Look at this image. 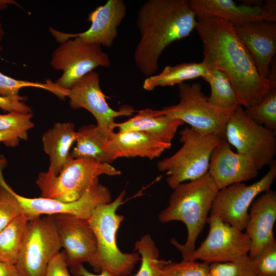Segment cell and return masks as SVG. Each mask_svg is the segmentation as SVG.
<instances>
[{"label": "cell", "instance_id": "cell-1", "mask_svg": "<svg viewBox=\"0 0 276 276\" xmlns=\"http://www.w3.org/2000/svg\"><path fill=\"white\" fill-rule=\"evenodd\" d=\"M196 29L203 46L202 62L224 74L232 84L240 106L258 103L272 88L263 78L249 53L229 22L212 16L197 17Z\"/></svg>", "mask_w": 276, "mask_h": 276}, {"label": "cell", "instance_id": "cell-2", "mask_svg": "<svg viewBox=\"0 0 276 276\" xmlns=\"http://www.w3.org/2000/svg\"><path fill=\"white\" fill-rule=\"evenodd\" d=\"M197 22L189 1L149 0L144 3L136 18L141 37L134 59L139 71L147 77L153 75L165 49L189 36L196 29Z\"/></svg>", "mask_w": 276, "mask_h": 276}, {"label": "cell", "instance_id": "cell-3", "mask_svg": "<svg viewBox=\"0 0 276 276\" xmlns=\"http://www.w3.org/2000/svg\"><path fill=\"white\" fill-rule=\"evenodd\" d=\"M218 191L208 172L198 179L182 182L174 188L168 205L160 213V222L181 221L187 227L188 236L184 244L179 243L174 238L170 241L180 251L183 260L191 261L196 241L207 223Z\"/></svg>", "mask_w": 276, "mask_h": 276}, {"label": "cell", "instance_id": "cell-4", "mask_svg": "<svg viewBox=\"0 0 276 276\" xmlns=\"http://www.w3.org/2000/svg\"><path fill=\"white\" fill-rule=\"evenodd\" d=\"M125 194L123 191L113 201L99 205L88 219L97 243V252L90 265L98 273L107 269L120 276H128L140 260L138 252L123 253L116 242L117 233L124 219L116 211L123 203Z\"/></svg>", "mask_w": 276, "mask_h": 276}, {"label": "cell", "instance_id": "cell-5", "mask_svg": "<svg viewBox=\"0 0 276 276\" xmlns=\"http://www.w3.org/2000/svg\"><path fill=\"white\" fill-rule=\"evenodd\" d=\"M121 173L109 164L70 156L57 175L42 172L36 182L41 191L40 197L70 202L80 199L99 181L100 175L117 176Z\"/></svg>", "mask_w": 276, "mask_h": 276}, {"label": "cell", "instance_id": "cell-6", "mask_svg": "<svg viewBox=\"0 0 276 276\" xmlns=\"http://www.w3.org/2000/svg\"><path fill=\"white\" fill-rule=\"evenodd\" d=\"M179 134L181 148L157 165L159 171L166 172V181L172 189L207 173L213 150L223 139L216 134H202L188 127Z\"/></svg>", "mask_w": 276, "mask_h": 276}, {"label": "cell", "instance_id": "cell-7", "mask_svg": "<svg viewBox=\"0 0 276 276\" xmlns=\"http://www.w3.org/2000/svg\"><path fill=\"white\" fill-rule=\"evenodd\" d=\"M178 103L158 110L187 123L202 134H216L224 139L226 124L235 109L222 110L212 106L198 82L178 85Z\"/></svg>", "mask_w": 276, "mask_h": 276}, {"label": "cell", "instance_id": "cell-8", "mask_svg": "<svg viewBox=\"0 0 276 276\" xmlns=\"http://www.w3.org/2000/svg\"><path fill=\"white\" fill-rule=\"evenodd\" d=\"M61 248L53 216L36 217L27 223L15 265L21 276H43L49 262Z\"/></svg>", "mask_w": 276, "mask_h": 276}, {"label": "cell", "instance_id": "cell-9", "mask_svg": "<svg viewBox=\"0 0 276 276\" xmlns=\"http://www.w3.org/2000/svg\"><path fill=\"white\" fill-rule=\"evenodd\" d=\"M50 64L53 68L62 72L54 84L66 97L67 90L85 75L98 67L111 66L109 56L102 47L78 37L60 43L53 52Z\"/></svg>", "mask_w": 276, "mask_h": 276}, {"label": "cell", "instance_id": "cell-10", "mask_svg": "<svg viewBox=\"0 0 276 276\" xmlns=\"http://www.w3.org/2000/svg\"><path fill=\"white\" fill-rule=\"evenodd\" d=\"M224 139L237 152L251 159L258 170L275 162L276 132L254 122L241 106L230 117Z\"/></svg>", "mask_w": 276, "mask_h": 276}, {"label": "cell", "instance_id": "cell-11", "mask_svg": "<svg viewBox=\"0 0 276 276\" xmlns=\"http://www.w3.org/2000/svg\"><path fill=\"white\" fill-rule=\"evenodd\" d=\"M258 181L247 185L234 183L219 190L213 203L210 216L219 217L223 222L243 231L246 226L248 209L252 202L263 192L270 190L276 177V163Z\"/></svg>", "mask_w": 276, "mask_h": 276}, {"label": "cell", "instance_id": "cell-12", "mask_svg": "<svg viewBox=\"0 0 276 276\" xmlns=\"http://www.w3.org/2000/svg\"><path fill=\"white\" fill-rule=\"evenodd\" d=\"M207 223L208 235L195 249L191 261L211 264L238 261L248 257L250 240L245 233L215 216H209Z\"/></svg>", "mask_w": 276, "mask_h": 276}, {"label": "cell", "instance_id": "cell-13", "mask_svg": "<svg viewBox=\"0 0 276 276\" xmlns=\"http://www.w3.org/2000/svg\"><path fill=\"white\" fill-rule=\"evenodd\" d=\"M70 107L73 109L84 108L95 118L97 126L108 134L114 131L115 119L130 116L135 112L130 106L118 110L111 108L100 85L99 74L94 71L76 82L67 90Z\"/></svg>", "mask_w": 276, "mask_h": 276}, {"label": "cell", "instance_id": "cell-14", "mask_svg": "<svg viewBox=\"0 0 276 276\" xmlns=\"http://www.w3.org/2000/svg\"><path fill=\"white\" fill-rule=\"evenodd\" d=\"M24 214L29 220L42 215L68 214L88 219L99 205L111 201L108 189L99 183L94 184L79 199L64 202L55 199L43 197L28 198L16 192Z\"/></svg>", "mask_w": 276, "mask_h": 276}, {"label": "cell", "instance_id": "cell-15", "mask_svg": "<svg viewBox=\"0 0 276 276\" xmlns=\"http://www.w3.org/2000/svg\"><path fill=\"white\" fill-rule=\"evenodd\" d=\"M126 13L127 6L123 0H108L89 14L87 20L91 25L88 30L78 33H67L50 27L49 32L60 43L78 37L86 42L109 48L117 38L118 27Z\"/></svg>", "mask_w": 276, "mask_h": 276}, {"label": "cell", "instance_id": "cell-16", "mask_svg": "<svg viewBox=\"0 0 276 276\" xmlns=\"http://www.w3.org/2000/svg\"><path fill=\"white\" fill-rule=\"evenodd\" d=\"M52 216L71 271L83 263L90 264L96 255L97 243L88 220L68 214Z\"/></svg>", "mask_w": 276, "mask_h": 276}, {"label": "cell", "instance_id": "cell-17", "mask_svg": "<svg viewBox=\"0 0 276 276\" xmlns=\"http://www.w3.org/2000/svg\"><path fill=\"white\" fill-rule=\"evenodd\" d=\"M258 171L251 159L233 151L222 139L213 150L208 172L220 190L251 180L257 177Z\"/></svg>", "mask_w": 276, "mask_h": 276}, {"label": "cell", "instance_id": "cell-18", "mask_svg": "<svg viewBox=\"0 0 276 276\" xmlns=\"http://www.w3.org/2000/svg\"><path fill=\"white\" fill-rule=\"evenodd\" d=\"M235 29L260 75L268 79L271 63L276 53L275 22L256 21L235 27Z\"/></svg>", "mask_w": 276, "mask_h": 276}, {"label": "cell", "instance_id": "cell-19", "mask_svg": "<svg viewBox=\"0 0 276 276\" xmlns=\"http://www.w3.org/2000/svg\"><path fill=\"white\" fill-rule=\"evenodd\" d=\"M276 220V192L269 190L252 202L248 212L245 233L250 240V259L275 239L273 228Z\"/></svg>", "mask_w": 276, "mask_h": 276}, {"label": "cell", "instance_id": "cell-20", "mask_svg": "<svg viewBox=\"0 0 276 276\" xmlns=\"http://www.w3.org/2000/svg\"><path fill=\"white\" fill-rule=\"evenodd\" d=\"M190 6L198 16H212L229 22L234 27L260 20L271 21L261 5H237L232 0H190Z\"/></svg>", "mask_w": 276, "mask_h": 276}, {"label": "cell", "instance_id": "cell-21", "mask_svg": "<svg viewBox=\"0 0 276 276\" xmlns=\"http://www.w3.org/2000/svg\"><path fill=\"white\" fill-rule=\"evenodd\" d=\"M171 146L146 133L127 130L109 134L104 148L114 159L137 156L153 159Z\"/></svg>", "mask_w": 276, "mask_h": 276}, {"label": "cell", "instance_id": "cell-22", "mask_svg": "<svg viewBox=\"0 0 276 276\" xmlns=\"http://www.w3.org/2000/svg\"><path fill=\"white\" fill-rule=\"evenodd\" d=\"M184 124L180 120L162 114L158 110L146 108L122 123H115L119 131H137L146 133L156 140L171 144L178 128Z\"/></svg>", "mask_w": 276, "mask_h": 276}, {"label": "cell", "instance_id": "cell-23", "mask_svg": "<svg viewBox=\"0 0 276 276\" xmlns=\"http://www.w3.org/2000/svg\"><path fill=\"white\" fill-rule=\"evenodd\" d=\"M77 137V130L72 122H58L44 132L42 136L44 151L49 155L47 171L57 175L70 156V149Z\"/></svg>", "mask_w": 276, "mask_h": 276}, {"label": "cell", "instance_id": "cell-24", "mask_svg": "<svg viewBox=\"0 0 276 276\" xmlns=\"http://www.w3.org/2000/svg\"><path fill=\"white\" fill-rule=\"evenodd\" d=\"M108 135L97 125L81 127L77 130L75 145L70 152V156L110 164L115 159L104 148Z\"/></svg>", "mask_w": 276, "mask_h": 276}, {"label": "cell", "instance_id": "cell-25", "mask_svg": "<svg viewBox=\"0 0 276 276\" xmlns=\"http://www.w3.org/2000/svg\"><path fill=\"white\" fill-rule=\"evenodd\" d=\"M209 71L202 62H183L174 66H166L157 75L148 77L145 79L143 87L151 91L157 87L172 86L185 81L201 77L203 79Z\"/></svg>", "mask_w": 276, "mask_h": 276}, {"label": "cell", "instance_id": "cell-26", "mask_svg": "<svg viewBox=\"0 0 276 276\" xmlns=\"http://www.w3.org/2000/svg\"><path fill=\"white\" fill-rule=\"evenodd\" d=\"M203 79L210 86L208 100L212 106L222 110L235 109L240 106L234 88L224 74L209 68Z\"/></svg>", "mask_w": 276, "mask_h": 276}, {"label": "cell", "instance_id": "cell-27", "mask_svg": "<svg viewBox=\"0 0 276 276\" xmlns=\"http://www.w3.org/2000/svg\"><path fill=\"white\" fill-rule=\"evenodd\" d=\"M29 220L22 214L0 231V261L16 264Z\"/></svg>", "mask_w": 276, "mask_h": 276}, {"label": "cell", "instance_id": "cell-28", "mask_svg": "<svg viewBox=\"0 0 276 276\" xmlns=\"http://www.w3.org/2000/svg\"><path fill=\"white\" fill-rule=\"evenodd\" d=\"M134 251L141 256L140 268L135 276H160L167 261L159 259V252L155 242L149 234L137 241Z\"/></svg>", "mask_w": 276, "mask_h": 276}, {"label": "cell", "instance_id": "cell-29", "mask_svg": "<svg viewBox=\"0 0 276 276\" xmlns=\"http://www.w3.org/2000/svg\"><path fill=\"white\" fill-rule=\"evenodd\" d=\"M256 123L276 132V87L271 88L257 104L244 109Z\"/></svg>", "mask_w": 276, "mask_h": 276}, {"label": "cell", "instance_id": "cell-30", "mask_svg": "<svg viewBox=\"0 0 276 276\" xmlns=\"http://www.w3.org/2000/svg\"><path fill=\"white\" fill-rule=\"evenodd\" d=\"M15 192L6 182L0 173V231L22 214Z\"/></svg>", "mask_w": 276, "mask_h": 276}, {"label": "cell", "instance_id": "cell-31", "mask_svg": "<svg viewBox=\"0 0 276 276\" xmlns=\"http://www.w3.org/2000/svg\"><path fill=\"white\" fill-rule=\"evenodd\" d=\"M32 87L39 88L53 93L60 98H62V92L51 81L45 83L18 80L13 78L0 72V96L3 97H14L18 95L20 89L23 87Z\"/></svg>", "mask_w": 276, "mask_h": 276}, {"label": "cell", "instance_id": "cell-32", "mask_svg": "<svg viewBox=\"0 0 276 276\" xmlns=\"http://www.w3.org/2000/svg\"><path fill=\"white\" fill-rule=\"evenodd\" d=\"M32 117L31 113L11 112L0 114V131H14L20 139L27 140L28 131L34 126Z\"/></svg>", "mask_w": 276, "mask_h": 276}, {"label": "cell", "instance_id": "cell-33", "mask_svg": "<svg viewBox=\"0 0 276 276\" xmlns=\"http://www.w3.org/2000/svg\"><path fill=\"white\" fill-rule=\"evenodd\" d=\"M209 263L184 260L178 263L167 262L160 276H209Z\"/></svg>", "mask_w": 276, "mask_h": 276}, {"label": "cell", "instance_id": "cell-34", "mask_svg": "<svg viewBox=\"0 0 276 276\" xmlns=\"http://www.w3.org/2000/svg\"><path fill=\"white\" fill-rule=\"evenodd\" d=\"M254 273L249 257L238 261L209 264V276H252Z\"/></svg>", "mask_w": 276, "mask_h": 276}, {"label": "cell", "instance_id": "cell-35", "mask_svg": "<svg viewBox=\"0 0 276 276\" xmlns=\"http://www.w3.org/2000/svg\"><path fill=\"white\" fill-rule=\"evenodd\" d=\"M255 273L276 276V241L267 244L254 258L250 259Z\"/></svg>", "mask_w": 276, "mask_h": 276}, {"label": "cell", "instance_id": "cell-36", "mask_svg": "<svg viewBox=\"0 0 276 276\" xmlns=\"http://www.w3.org/2000/svg\"><path fill=\"white\" fill-rule=\"evenodd\" d=\"M68 267L64 252L60 251L50 261L43 276H72Z\"/></svg>", "mask_w": 276, "mask_h": 276}, {"label": "cell", "instance_id": "cell-37", "mask_svg": "<svg viewBox=\"0 0 276 276\" xmlns=\"http://www.w3.org/2000/svg\"><path fill=\"white\" fill-rule=\"evenodd\" d=\"M25 100V97L21 96L14 97L0 96V108L8 112L32 113L31 108L24 102Z\"/></svg>", "mask_w": 276, "mask_h": 276}, {"label": "cell", "instance_id": "cell-38", "mask_svg": "<svg viewBox=\"0 0 276 276\" xmlns=\"http://www.w3.org/2000/svg\"><path fill=\"white\" fill-rule=\"evenodd\" d=\"M20 138L18 135L13 131H0V142L6 146L14 147L19 144Z\"/></svg>", "mask_w": 276, "mask_h": 276}, {"label": "cell", "instance_id": "cell-39", "mask_svg": "<svg viewBox=\"0 0 276 276\" xmlns=\"http://www.w3.org/2000/svg\"><path fill=\"white\" fill-rule=\"evenodd\" d=\"M74 276H120L119 275L107 269L102 270L98 274H94L88 271L83 265L80 264L71 271Z\"/></svg>", "mask_w": 276, "mask_h": 276}, {"label": "cell", "instance_id": "cell-40", "mask_svg": "<svg viewBox=\"0 0 276 276\" xmlns=\"http://www.w3.org/2000/svg\"><path fill=\"white\" fill-rule=\"evenodd\" d=\"M0 276H21L15 264L0 261Z\"/></svg>", "mask_w": 276, "mask_h": 276}, {"label": "cell", "instance_id": "cell-41", "mask_svg": "<svg viewBox=\"0 0 276 276\" xmlns=\"http://www.w3.org/2000/svg\"><path fill=\"white\" fill-rule=\"evenodd\" d=\"M9 5L19 6V4L13 0H0V8L2 9H6Z\"/></svg>", "mask_w": 276, "mask_h": 276}, {"label": "cell", "instance_id": "cell-42", "mask_svg": "<svg viewBox=\"0 0 276 276\" xmlns=\"http://www.w3.org/2000/svg\"><path fill=\"white\" fill-rule=\"evenodd\" d=\"M2 9L0 8V11ZM4 35V30L2 26V24L1 21V17H0V57H1V53L3 50V48L1 45V42L3 39V37Z\"/></svg>", "mask_w": 276, "mask_h": 276}, {"label": "cell", "instance_id": "cell-43", "mask_svg": "<svg viewBox=\"0 0 276 276\" xmlns=\"http://www.w3.org/2000/svg\"><path fill=\"white\" fill-rule=\"evenodd\" d=\"M6 159L3 156L0 155V173L3 171V170L6 167Z\"/></svg>", "mask_w": 276, "mask_h": 276}, {"label": "cell", "instance_id": "cell-44", "mask_svg": "<svg viewBox=\"0 0 276 276\" xmlns=\"http://www.w3.org/2000/svg\"><path fill=\"white\" fill-rule=\"evenodd\" d=\"M252 276H269V275L259 274H257V273H255Z\"/></svg>", "mask_w": 276, "mask_h": 276}]
</instances>
